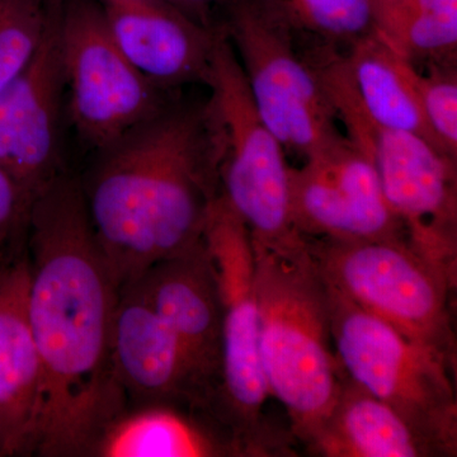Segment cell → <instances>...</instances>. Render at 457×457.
<instances>
[{"mask_svg":"<svg viewBox=\"0 0 457 457\" xmlns=\"http://www.w3.org/2000/svg\"><path fill=\"white\" fill-rule=\"evenodd\" d=\"M329 291L333 343L345 375L455 457L456 370L330 286Z\"/></svg>","mask_w":457,"mask_h":457,"instance_id":"obj_8","label":"cell"},{"mask_svg":"<svg viewBox=\"0 0 457 457\" xmlns=\"http://www.w3.org/2000/svg\"><path fill=\"white\" fill-rule=\"evenodd\" d=\"M305 57L348 139H360L371 129H384L416 134L433 145L420 107L416 68L380 36H372L345 54L312 50Z\"/></svg>","mask_w":457,"mask_h":457,"instance_id":"obj_13","label":"cell"},{"mask_svg":"<svg viewBox=\"0 0 457 457\" xmlns=\"http://www.w3.org/2000/svg\"><path fill=\"white\" fill-rule=\"evenodd\" d=\"M97 153L82 191L119 287L203 242L221 194L220 132L209 98H170Z\"/></svg>","mask_w":457,"mask_h":457,"instance_id":"obj_2","label":"cell"},{"mask_svg":"<svg viewBox=\"0 0 457 457\" xmlns=\"http://www.w3.org/2000/svg\"><path fill=\"white\" fill-rule=\"evenodd\" d=\"M96 453L104 457L237 456L230 442L167 407L120 418Z\"/></svg>","mask_w":457,"mask_h":457,"instance_id":"obj_19","label":"cell"},{"mask_svg":"<svg viewBox=\"0 0 457 457\" xmlns=\"http://www.w3.org/2000/svg\"><path fill=\"white\" fill-rule=\"evenodd\" d=\"M290 212L303 239L407 243L374 162L347 137L290 167Z\"/></svg>","mask_w":457,"mask_h":457,"instance_id":"obj_11","label":"cell"},{"mask_svg":"<svg viewBox=\"0 0 457 457\" xmlns=\"http://www.w3.org/2000/svg\"><path fill=\"white\" fill-rule=\"evenodd\" d=\"M253 246L262 369L291 435L305 449L345 380L333 343L329 286L305 242L288 249Z\"/></svg>","mask_w":457,"mask_h":457,"instance_id":"obj_3","label":"cell"},{"mask_svg":"<svg viewBox=\"0 0 457 457\" xmlns=\"http://www.w3.org/2000/svg\"><path fill=\"white\" fill-rule=\"evenodd\" d=\"M29 207L31 203L22 189L0 168V248L21 228H26Z\"/></svg>","mask_w":457,"mask_h":457,"instance_id":"obj_24","label":"cell"},{"mask_svg":"<svg viewBox=\"0 0 457 457\" xmlns=\"http://www.w3.org/2000/svg\"><path fill=\"white\" fill-rule=\"evenodd\" d=\"M112 348L125 393L153 402L183 400L201 408L176 336L132 284L120 287Z\"/></svg>","mask_w":457,"mask_h":457,"instance_id":"obj_17","label":"cell"},{"mask_svg":"<svg viewBox=\"0 0 457 457\" xmlns=\"http://www.w3.org/2000/svg\"><path fill=\"white\" fill-rule=\"evenodd\" d=\"M216 31L204 84L220 132L222 197L245 222L254 245L302 246L291 220L287 154L258 113L233 46Z\"/></svg>","mask_w":457,"mask_h":457,"instance_id":"obj_6","label":"cell"},{"mask_svg":"<svg viewBox=\"0 0 457 457\" xmlns=\"http://www.w3.org/2000/svg\"><path fill=\"white\" fill-rule=\"evenodd\" d=\"M27 312L41 366L33 453L87 456L121 418L112 332L120 287L90 225L82 185L60 174L33 198Z\"/></svg>","mask_w":457,"mask_h":457,"instance_id":"obj_1","label":"cell"},{"mask_svg":"<svg viewBox=\"0 0 457 457\" xmlns=\"http://www.w3.org/2000/svg\"><path fill=\"white\" fill-rule=\"evenodd\" d=\"M59 37L69 114L95 150L170 101L168 92L150 83L117 46L99 0H60Z\"/></svg>","mask_w":457,"mask_h":457,"instance_id":"obj_9","label":"cell"},{"mask_svg":"<svg viewBox=\"0 0 457 457\" xmlns=\"http://www.w3.org/2000/svg\"><path fill=\"white\" fill-rule=\"evenodd\" d=\"M305 451L318 457H451L437 441L347 376Z\"/></svg>","mask_w":457,"mask_h":457,"instance_id":"obj_18","label":"cell"},{"mask_svg":"<svg viewBox=\"0 0 457 457\" xmlns=\"http://www.w3.org/2000/svg\"><path fill=\"white\" fill-rule=\"evenodd\" d=\"M213 27L233 46L255 108L286 154L303 162L345 137L296 36L267 0H228Z\"/></svg>","mask_w":457,"mask_h":457,"instance_id":"obj_5","label":"cell"},{"mask_svg":"<svg viewBox=\"0 0 457 457\" xmlns=\"http://www.w3.org/2000/svg\"><path fill=\"white\" fill-rule=\"evenodd\" d=\"M29 263L0 270V456L33 453L41 366L27 312Z\"/></svg>","mask_w":457,"mask_h":457,"instance_id":"obj_16","label":"cell"},{"mask_svg":"<svg viewBox=\"0 0 457 457\" xmlns=\"http://www.w3.org/2000/svg\"><path fill=\"white\" fill-rule=\"evenodd\" d=\"M337 293L456 370V286L405 242L303 239Z\"/></svg>","mask_w":457,"mask_h":457,"instance_id":"obj_7","label":"cell"},{"mask_svg":"<svg viewBox=\"0 0 457 457\" xmlns=\"http://www.w3.org/2000/svg\"><path fill=\"white\" fill-rule=\"evenodd\" d=\"M356 145L374 162L409 246L457 286V159L404 131L372 129Z\"/></svg>","mask_w":457,"mask_h":457,"instance_id":"obj_10","label":"cell"},{"mask_svg":"<svg viewBox=\"0 0 457 457\" xmlns=\"http://www.w3.org/2000/svg\"><path fill=\"white\" fill-rule=\"evenodd\" d=\"M378 35L414 68L457 62V0H380Z\"/></svg>","mask_w":457,"mask_h":457,"instance_id":"obj_20","label":"cell"},{"mask_svg":"<svg viewBox=\"0 0 457 457\" xmlns=\"http://www.w3.org/2000/svg\"><path fill=\"white\" fill-rule=\"evenodd\" d=\"M204 243L212 260L222 312V372L218 420L240 456H293L295 438L266 416L270 394L262 369L253 240L242 219L219 195Z\"/></svg>","mask_w":457,"mask_h":457,"instance_id":"obj_4","label":"cell"},{"mask_svg":"<svg viewBox=\"0 0 457 457\" xmlns=\"http://www.w3.org/2000/svg\"><path fill=\"white\" fill-rule=\"evenodd\" d=\"M303 50L345 54L378 35L380 0H267Z\"/></svg>","mask_w":457,"mask_h":457,"instance_id":"obj_21","label":"cell"},{"mask_svg":"<svg viewBox=\"0 0 457 457\" xmlns=\"http://www.w3.org/2000/svg\"><path fill=\"white\" fill-rule=\"evenodd\" d=\"M203 25L213 29V18L228 0H170Z\"/></svg>","mask_w":457,"mask_h":457,"instance_id":"obj_25","label":"cell"},{"mask_svg":"<svg viewBox=\"0 0 457 457\" xmlns=\"http://www.w3.org/2000/svg\"><path fill=\"white\" fill-rule=\"evenodd\" d=\"M170 328L185 357L201 408L218 411L222 372V312L204 240L129 282Z\"/></svg>","mask_w":457,"mask_h":457,"instance_id":"obj_14","label":"cell"},{"mask_svg":"<svg viewBox=\"0 0 457 457\" xmlns=\"http://www.w3.org/2000/svg\"><path fill=\"white\" fill-rule=\"evenodd\" d=\"M117 46L159 89L206 82L215 27L170 0H99Z\"/></svg>","mask_w":457,"mask_h":457,"instance_id":"obj_15","label":"cell"},{"mask_svg":"<svg viewBox=\"0 0 457 457\" xmlns=\"http://www.w3.org/2000/svg\"><path fill=\"white\" fill-rule=\"evenodd\" d=\"M49 9L50 0H0V93L31 62Z\"/></svg>","mask_w":457,"mask_h":457,"instance_id":"obj_22","label":"cell"},{"mask_svg":"<svg viewBox=\"0 0 457 457\" xmlns=\"http://www.w3.org/2000/svg\"><path fill=\"white\" fill-rule=\"evenodd\" d=\"M416 71L420 107L433 145L457 159V62Z\"/></svg>","mask_w":457,"mask_h":457,"instance_id":"obj_23","label":"cell"},{"mask_svg":"<svg viewBox=\"0 0 457 457\" xmlns=\"http://www.w3.org/2000/svg\"><path fill=\"white\" fill-rule=\"evenodd\" d=\"M59 3L50 0L40 45L16 79L0 93V168L32 204L62 171L65 79Z\"/></svg>","mask_w":457,"mask_h":457,"instance_id":"obj_12","label":"cell"}]
</instances>
